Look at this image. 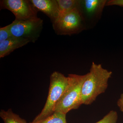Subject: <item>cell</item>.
Wrapping results in <instances>:
<instances>
[{"label":"cell","instance_id":"obj_1","mask_svg":"<svg viewBox=\"0 0 123 123\" xmlns=\"http://www.w3.org/2000/svg\"><path fill=\"white\" fill-rule=\"evenodd\" d=\"M81 88V103L86 105L93 103L98 95L106 91L112 72L104 68L101 64L93 62Z\"/></svg>","mask_w":123,"mask_h":123},{"label":"cell","instance_id":"obj_2","mask_svg":"<svg viewBox=\"0 0 123 123\" xmlns=\"http://www.w3.org/2000/svg\"><path fill=\"white\" fill-rule=\"evenodd\" d=\"M86 74H69L68 84L60 99L56 104L55 112L66 114L70 111L77 109L81 105V88Z\"/></svg>","mask_w":123,"mask_h":123},{"label":"cell","instance_id":"obj_3","mask_svg":"<svg viewBox=\"0 0 123 123\" xmlns=\"http://www.w3.org/2000/svg\"><path fill=\"white\" fill-rule=\"evenodd\" d=\"M68 78L59 72L52 73L47 101L41 112L33 121H39L50 116L55 112V107L60 99L68 84Z\"/></svg>","mask_w":123,"mask_h":123},{"label":"cell","instance_id":"obj_4","mask_svg":"<svg viewBox=\"0 0 123 123\" xmlns=\"http://www.w3.org/2000/svg\"><path fill=\"white\" fill-rule=\"evenodd\" d=\"M52 23L53 30L57 35L71 36L86 30L84 18L78 8L61 14Z\"/></svg>","mask_w":123,"mask_h":123},{"label":"cell","instance_id":"obj_5","mask_svg":"<svg viewBox=\"0 0 123 123\" xmlns=\"http://www.w3.org/2000/svg\"><path fill=\"white\" fill-rule=\"evenodd\" d=\"M43 25V20L39 18L27 21L15 20L10 24V29L13 37L35 43L40 36Z\"/></svg>","mask_w":123,"mask_h":123},{"label":"cell","instance_id":"obj_6","mask_svg":"<svg viewBox=\"0 0 123 123\" xmlns=\"http://www.w3.org/2000/svg\"><path fill=\"white\" fill-rule=\"evenodd\" d=\"M1 9H6L14 14L15 20L27 21L37 18L38 11L30 0H2Z\"/></svg>","mask_w":123,"mask_h":123},{"label":"cell","instance_id":"obj_7","mask_svg":"<svg viewBox=\"0 0 123 123\" xmlns=\"http://www.w3.org/2000/svg\"><path fill=\"white\" fill-rule=\"evenodd\" d=\"M107 0H80L78 9L82 15L86 29L94 27L100 20Z\"/></svg>","mask_w":123,"mask_h":123},{"label":"cell","instance_id":"obj_8","mask_svg":"<svg viewBox=\"0 0 123 123\" xmlns=\"http://www.w3.org/2000/svg\"><path fill=\"white\" fill-rule=\"evenodd\" d=\"M38 11L46 14L53 23L60 15L59 7L56 0H30Z\"/></svg>","mask_w":123,"mask_h":123},{"label":"cell","instance_id":"obj_9","mask_svg":"<svg viewBox=\"0 0 123 123\" xmlns=\"http://www.w3.org/2000/svg\"><path fill=\"white\" fill-rule=\"evenodd\" d=\"M30 43L27 40L12 37L0 43V58L8 55L15 49Z\"/></svg>","mask_w":123,"mask_h":123},{"label":"cell","instance_id":"obj_10","mask_svg":"<svg viewBox=\"0 0 123 123\" xmlns=\"http://www.w3.org/2000/svg\"><path fill=\"white\" fill-rule=\"evenodd\" d=\"M0 117L4 123H28L18 115L14 113L11 109H9L7 111L1 110Z\"/></svg>","mask_w":123,"mask_h":123},{"label":"cell","instance_id":"obj_11","mask_svg":"<svg viewBox=\"0 0 123 123\" xmlns=\"http://www.w3.org/2000/svg\"><path fill=\"white\" fill-rule=\"evenodd\" d=\"M61 14L78 8L80 0H56Z\"/></svg>","mask_w":123,"mask_h":123},{"label":"cell","instance_id":"obj_12","mask_svg":"<svg viewBox=\"0 0 123 123\" xmlns=\"http://www.w3.org/2000/svg\"><path fill=\"white\" fill-rule=\"evenodd\" d=\"M28 123H67L66 114L59 112H55L50 116L39 121Z\"/></svg>","mask_w":123,"mask_h":123},{"label":"cell","instance_id":"obj_13","mask_svg":"<svg viewBox=\"0 0 123 123\" xmlns=\"http://www.w3.org/2000/svg\"><path fill=\"white\" fill-rule=\"evenodd\" d=\"M118 117V114L116 111H111L103 118L95 123H117Z\"/></svg>","mask_w":123,"mask_h":123},{"label":"cell","instance_id":"obj_14","mask_svg":"<svg viewBox=\"0 0 123 123\" xmlns=\"http://www.w3.org/2000/svg\"><path fill=\"white\" fill-rule=\"evenodd\" d=\"M10 24L0 29V43L12 37L10 31Z\"/></svg>","mask_w":123,"mask_h":123},{"label":"cell","instance_id":"obj_15","mask_svg":"<svg viewBox=\"0 0 123 123\" xmlns=\"http://www.w3.org/2000/svg\"><path fill=\"white\" fill-rule=\"evenodd\" d=\"M115 5L123 7V0H108L106 5V6Z\"/></svg>","mask_w":123,"mask_h":123},{"label":"cell","instance_id":"obj_16","mask_svg":"<svg viewBox=\"0 0 123 123\" xmlns=\"http://www.w3.org/2000/svg\"><path fill=\"white\" fill-rule=\"evenodd\" d=\"M117 105L120 110L123 112V93L121 94L120 98L117 101Z\"/></svg>","mask_w":123,"mask_h":123}]
</instances>
